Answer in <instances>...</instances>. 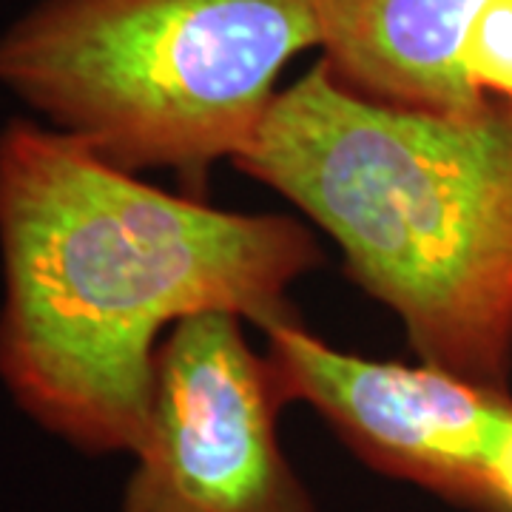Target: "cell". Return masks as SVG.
<instances>
[{"instance_id": "6", "label": "cell", "mask_w": 512, "mask_h": 512, "mask_svg": "<svg viewBox=\"0 0 512 512\" xmlns=\"http://www.w3.org/2000/svg\"><path fill=\"white\" fill-rule=\"evenodd\" d=\"M322 60L362 97L470 114L490 97L461 72V43L487 0H311Z\"/></svg>"}, {"instance_id": "2", "label": "cell", "mask_w": 512, "mask_h": 512, "mask_svg": "<svg viewBox=\"0 0 512 512\" xmlns=\"http://www.w3.org/2000/svg\"><path fill=\"white\" fill-rule=\"evenodd\" d=\"M234 163L342 248L421 362L512 396V100L404 109L319 60Z\"/></svg>"}, {"instance_id": "5", "label": "cell", "mask_w": 512, "mask_h": 512, "mask_svg": "<svg viewBox=\"0 0 512 512\" xmlns=\"http://www.w3.org/2000/svg\"><path fill=\"white\" fill-rule=\"evenodd\" d=\"M262 330L285 404H311L367 467L484 512L487 464L512 413L510 393L427 362L342 353L296 319Z\"/></svg>"}, {"instance_id": "7", "label": "cell", "mask_w": 512, "mask_h": 512, "mask_svg": "<svg viewBox=\"0 0 512 512\" xmlns=\"http://www.w3.org/2000/svg\"><path fill=\"white\" fill-rule=\"evenodd\" d=\"M461 72L484 97L512 100V0H487L461 43Z\"/></svg>"}, {"instance_id": "4", "label": "cell", "mask_w": 512, "mask_h": 512, "mask_svg": "<svg viewBox=\"0 0 512 512\" xmlns=\"http://www.w3.org/2000/svg\"><path fill=\"white\" fill-rule=\"evenodd\" d=\"M282 407L242 316L180 319L157 348L151 416L117 512H316L279 441Z\"/></svg>"}, {"instance_id": "3", "label": "cell", "mask_w": 512, "mask_h": 512, "mask_svg": "<svg viewBox=\"0 0 512 512\" xmlns=\"http://www.w3.org/2000/svg\"><path fill=\"white\" fill-rule=\"evenodd\" d=\"M319 46L311 0H40L0 35V86L114 168H171L200 197Z\"/></svg>"}, {"instance_id": "8", "label": "cell", "mask_w": 512, "mask_h": 512, "mask_svg": "<svg viewBox=\"0 0 512 512\" xmlns=\"http://www.w3.org/2000/svg\"><path fill=\"white\" fill-rule=\"evenodd\" d=\"M484 512H512V413L487 464Z\"/></svg>"}, {"instance_id": "1", "label": "cell", "mask_w": 512, "mask_h": 512, "mask_svg": "<svg viewBox=\"0 0 512 512\" xmlns=\"http://www.w3.org/2000/svg\"><path fill=\"white\" fill-rule=\"evenodd\" d=\"M0 382L89 456H134L157 339L194 313L293 319L288 288L322 265L291 217L234 214L114 168L46 123L0 131Z\"/></svg>"}]
</instances>
